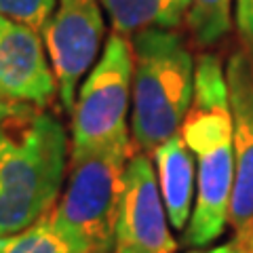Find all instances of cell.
Wrapping results in <instances>:
<instances>
[{
    "mask_svg": "<svg viewBox=\"0 0 253 253\" xmlns=\"http://www.w3.org/2000/svg\"><path fill=\"white\" fill-rule=\"evenodd\" d=\"M106 36L101 0H59L42 41L59 84V106L72 112L84 76L97 63Z\"/></svg>",
    "mask_w": 253,
    "mask_h": 253,
    "instance_id": "cell-6",
    "label": "cell"
},
{
    "mask_svg": "<svg viewBox=\"0 0 253 253\" xmlns=\"http://www.w3.org/2000/svg\"><path fill=\"white\" fill-rule=\"evenodd\" d=\"M169 215L158 188L154 161L133 152L125 175V190L116 221L114 253H175Z\"/></svg>",
    "mask_w": 253,
    "mask_h": 253,
    "instance_id": "cell-7",
    "label": "cell"
},
{
    "mask_svg": "<svg viewBox=\"0 0 253 253\" xmlns=\"http://www.w3.org/2000/svg\"><path fill=\"white\" fill-rule=\"evenodd\" d=\"M234 241L239 243L243 253H253V221L249 226H245L241 232L234 234Z\"/></svg>",
    "mask_w": 253,
    "mask_h": 253,
    "instance_id": "cell-16",
    "label": "cell"
},
{
    "mask_svg": "<svg viewBox=\"0 0 253 253\" xmlns=\"http://www.w3.org/2000/svg\"><path fill=\"white\" fill-rule=\"evenodd\" d=\"M28 104H13V101L0 97V126H2L6 121H9L11 116H15L17 112H21L23 108H26Z\"/></svg>",
    "mask_w": 253,
    "mask_h": 253,
    "instance_id": "cell-17",
    "label": "cell"
},
{
    "mask_svg": "<svg viewBox=\"0 0 253 253\" xmlns=\"http://www.w3.org/2000/svg\"><path fill=\"white\" fill-rule=\"evenodd\" d=\"M0 97L46 110L59 101L57 76L41 32L0 15Z\"/></svg>",
    "mask_w": 253,
    "mask_h": 253,
    "instance_id": "cell-8",
    "label": "cell"
},
{
    "mask_svg": "<svg viewBox=\"0 0 253 253\" xmlns=\"http://www.w3.org/2000/svg\"><path fill=\"white\" fill-rule=\"evenodd\" d=\"M59 0H0V15L41 32L49 23Z\"/></svg>",
    "mask_w": 253,
    "mask_h": 253,
    "instance_id": "cell-14",
    "label": "cell"
},
{
    "mask_svg": "<svg viewBox=\"0 0 253 253\" xmlns=\"http://www.w3.org/2000/svg\"><path fill=\"white\" fill-rule=\"evenodd\" d=\"M232 2L234 0H190L186 23L196 44L211 49L230 34L234 23Z\"/></svg>",
    "mask_w": 253,
    "mask_h": 253,
    "instance_id": "cell-13",
    "label": "cell"
},
{
    "mask_svg": "<svg viewBox=\"0 0 253 253\" xmlns=\"http://www.w3.org/2000/svg\"><path fill=\"white\" fill-rule=\"evenodd\" d=\"M133 44L112 32L97 63L78 89L70 123V152L101 148L131 137Z\"/></svg>",
    "mask_w": 253,
    "mask_h": 253,
    "instance_id": "cell-5",
    "label": "cell"
},
{
    "mask_svg": "<svg viewBox=\"0 0 253 253\" xmlns=\"http://www.w3.org/2000/svg\"><path fill=\"white\" fill-rule=\"evenodd\" d=\"M181 135L196 158V201L181 243L205 247L217 241L230 224L236 171L226 66L215 53L196 57V89Z\"/></svg>",
    "mask_w": 253,
    "mask_h": 253,
    "instance_id": "cell-1",
    "label": "cell"
},
{
    "mask_svg": "<svg viewBox=\"0 0 253 253\" xmlns=\"http://www.w3.org/2000/svg\"><path fill=\"white\" fill-rule=\"evenodd\" d=\"M234 23L243 51L253 59V0H234Z\"/></svg>",
    "mask_w": 253,
    "mask_h": 253,
    "instance_id": "cell-15",
    "label": "cell"
},
{
    "mask_svg": "<svg viewBox=\"0 0 253 253\" xmlns=\"http://www.w3.org/2000/svg\"><path fill=\"white\" fill-rule=\"evenodd\" d=\"M131 44V139L137 152L152 154L181 133L194 99L196 59L177 30H141Z\"/></svg>",
    "mask_w": 253,
    "mask_h": 253,
    "instance_id": "cell-3",
    "label": "cell"
},
{
    "mask_svg": "<svg viewBox=\"0 0 253 253\" xmlns=\"http://www.w3.org/2000/svg\"><path fill=\"white\" fill-rule=\"evenodd\" d=\"M186 253H243L241 247H239V243H236L234 239L230 243H221V245H215V247H209V249H199V247H194V249H190Z\"/></svg>",
    "mask_w": 253,
    "mask_h": 253,
    "instance_id": "cell-18",
    "label": "cell"
},
{
    "mask_svg": "<svg viewBox=\"0 0 253 253\" xmlns=\"http://www.w3.org/2000/svg\"><path fill=\"white\" fill-rule=\"evenodd\" d=\"M112 32L126 38L141 30H179L188 21L190 0H101Z\"/></svg>",
    "mask_w": 253,
    "mask_h": 253,
    "instance_id": "cell-11",
    "label": "cell"
},
{
    "mask_svg": "<svg viewBox=\"0 0 253 253\" xmlns=\"http://www.w3.org/2000/svg\"><path fill=\"white\" fill-rule=\"evenodd\" d=\"M70 165V135L49 110L26 106L0 126V239L57 205Z\"/></svg>",
    "mask_w": 253,
    "mask_h": 253,
    "instance_id": "cell-2",
    "label": "cell"
},
{
    "mask_svg": "<svg viewBox=\"0 0 253 253\" xmlns=\"http://www.w3.org/2000/svg\"><path fill=\"white\" fill-rule=\"evenodd\" d=\"M226 83L234 123V190L230 226L234 234L253 221V59L245 51L226 61Z\"/></svg>",
    "mask_w": 253,
    "mask_h": 253,
    "instance_id": "cell-9",
    "label": "cell"
},
{
    "mask_svg": "<svg viewBox=\"0 0 253 253\" xmlns=\"http://www.w3.org/2000/svg\"><path fill=\"white\" fill-rule=\"evenodd\" d=\"M133 152L131 137L70 152L66 186L53 211L78 253H114L118 209Z\"/></svg>",
    "mask_w": 253,
    "mask_h": 253,
    "instance_id": "cell-4",
    "label": "cell"
},
{
    "mask_svg": "<svg viewBox=\"0 0 253 253\" xmlns=\"http://www.w3.org/2000/svg\"><path fill=\"white\" fill-rule=\"evenodd\" d=\"M53 209L44 213L41 219H36L32 226L15 234L2 236L0 253H78L72 241L57 224Z\"/></svg>",
    "mask_w": 253,
    "mask_h": 253,
    "instance_id": "cell-12",
    "label": "cell"
},
{
    "mask_svg": "<svg viewBox=\"0 0 253 253\" xmlns=\"http://www.w3.org/2000/svg\"><path fill=\"white\" fill-rule=\"evenodd\" d=\"M154 171L173 230H186L196 201V158L181 133L163 141L154 152Z\"/></svg>",
    "mask_w": 253,
    "mask_h": 253,
    "instance_id": "cell-10",
    "label": "cell"
},
{
    "mask_svg": "<svg viewBox=\"0 0 253 253\" xmlns=\"http://www.w3.org/2000/svg\"><path fill=\"white\" fill-rule=\"evenodd\" d=\"M93 253H95V251H93Z\"/></svg>",
    "mask_w": 253,
    "mask_h": 253,
    "instance_id": "cell-19",
    "label": "cell"
}]
</instances>
